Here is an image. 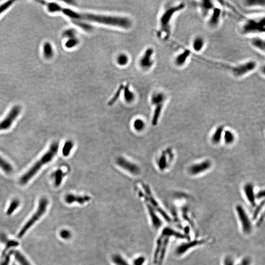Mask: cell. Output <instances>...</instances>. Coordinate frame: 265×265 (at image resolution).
<instances>
[{"label": "cell", "mask_w": 265, "mask_h": 265, "mask_svg": "<svg viewBox=\"0 0 265 265\" xmlns=\"http://www.w3.org/2000/svg\"><path fill=\"white\" fill-rule=\"evenodd\" d=\"M244 191L245 198L248 202L253 207H256L257 206L256 196L254 191L253 186L250 183H248L244 187Z\"/></svg>", "instance_id": "cell-20"}, {"label": "cell", "mask_w": 265, "mask_h": 265, "mask_svg": "<svg viewBox=\"0 0 265 265\" xmlns=\"http://www.w3.org/2000/svg\"><path fill=\"white\" fill-rule=\"evenodd\" d=\"M210 240L207 238L186 240L176 247L174 251L175 256L178 257L184 256L194 249L208 243Z\"/></svg>", "instance_id": "cell-8"}, {"label": "cell", "mask_w": 265, "mask_h": 265, "mask_svg": "<svg viewBox=\"0 0 265 265\" xmlns=\"http://www.w3.org/2000/svg\"><path fill=\"white\" fill-rule=\"evenodd\" d=\"M19 204H20V202L17 199L13 200L11 202V204L9 205L8 209H7V215H10L12 214V213L14 212L15 210L17 209V208L19 205Z\"/></svg>", "instance_id": "cell-36"}, {"label": "cell", "mask_w": 265, "mask_h": 265, "mask_svg": "<svg viewBox=\"0 0 265 265\" xmlns=\"http://www.w3.org/2000/svg\"><path fill=\"white\" fill-rule=\"evenodd\" d=\"M112 260L116 265H129L125 260L119 255H116L112 257Z\"/></svg>", "instance_id": "cell-37"}, {"label": "cell", "mask_w": 265, "mask_h": 265, "mask_svg": "<svg viewBox=\"0 0 265 265\" xmlns=\"http://www.w3.org/2000/svg\"><path fill=\"white\" fill-rule=\"evenodd\" d=\"M239 31L242 36L247 38L265 35V13H252L246 16L239 24Z\"/></svg>", "instance_id": "cell-3"}, {"label": "cell", "mask_w": 265, "mask_h": 265, "mask_svg": "<svg viewBox=\"0 0 265 265\" xmlns=\"http://www.w3.org/2000/svg\"><path fill=\"white\" fill-rule=\"evenodd\" d=\"M146 204L152 225L155 229H159L161 227V226L162 225V221L158 215H157L156 211L153 209V208L148 203L146 202Z\"/></svg>", "instance_id": "cell-23"}, {"label": "cell", "mask_w": 265, "mask_h": 265, "mask_svg": "<svg viewBox=\"0 0 265 265\" xmlns=\"http://www.w3.org/2000/svg\"><path fill=\"white\" fill-rule=\"evenodd\" d=\"M192 52L190 48H183L174 55L172 63L175 69H182L185 68L191 60Z\"/></svg>", "instance_id": "cell-11"}, {"label": "cell", "mask_w": 265, "mask_h": 265, "mask_svg": "<svg viewBox=\"0 0 265 265\" xmlns=\"http://www.w3.org/2000/svg\"><path fill=\"white\" fill-rule=\"evenodd\" d=\"M259 64L253 59H248L235 63L228 67V72L235 79H243L256 71Z\"/></svg>", "instance_id": "cell-5"}, {"label": "cell", "mask_w": 265, "mask_h": 265, "mask_svg": "<svg viewBox=\"0 0 265 265\" xmlns=\"http://www.w3.org/2000/svg\"><path fill=\"white\" fill-rule=\"evenodd\" d=\"M48 204V200L47 198H44V197L41 198L37 211L21 229V230L18 235V237L19 238H21L23 236V235L31 228V226H33L35 222L38 220L41 216L44 214V213L46 210Z\"/></svg>", "instance_id": "cell-12"}, {"label": "cell", "mask_w": 265, "mask_h": 265, "mask_svg": "<svg viewBox=\"0 0 265 265\" xmlns=\"http://www.w3.org/2000/svg\"><path fill=\"white\" fill-rule=\"evenodd\" d=\"M248 43L254 51L264 56L265 52V35H259L249 37Z\"/></svg>", "instance_id": "cell-18"}, {"label": "cell", "mask_w": 265, "mask_h": 265, "mask_svg": "<svg viewBox=\"0 0 265 265\" xmlns=\"http://www.w3.org/2000/svg\"><path fill=\"white\" fill-rule=\"evenodd\" d=\"M167 160H168V158H167V152H163L161 154L160 158L158 161V165L160 170H163L166 169L167 167V164H168Z\"/></svg>", "instance_id": "cell-29"}, {"label": "cell", "mask_w": 265, "mask_h": 265, "mask_svg": "<svg viewBox=\"0 0 265 265\" xmlns=\"http://www.w3.org/2000/svg\"><path fill=\"white\" fill-rule=\"evenodd\" d=\"M224 139L225 143L226 144H232L235 140V136L232 132L229 130H226L224 132Z\"/></svg>", "instance_id": "cell-32"}, {"label": "cell", "mask_w": 265, "mask_h": 265, "mask_svg": "<svg viewBox=\"0 0 265 265\" xmlns=\"http://www.w3.org/2000/svg\"><path fill=\"white\" fill-rule=\"evenodd\" d=\"M252 261L249 257H245L239 263V265H251Z\"/></svg>", "instance_id": "cell-44"}, {"label": "cell", "mask_w": 265, "mask_h": 265, "mask_svg": "<svg viewBox=\"0 0 265 265\" xmlns=\"http://www.w3.org/2000/svg\"><path fill=\"white\" fill-rule=\"evenodd\" d=\"M47 7L49 12H61L72 19L74 22L89 21L122 28H128L131 25V21L127 18L78 12L72 9L63 7L59 4L54 2H49L47 5Z\"/></svg>", "instance_id": "cell-1"}, {"label": "cell", "mask_w": 265, "mask_h": 265, "mask_svg": "<svg viewBox=\"0 0 265 265\" xmlns=\"http://www.w3.org/2000/svg\"><path fill=\"white\" fill-rule=\"evenodd\" d=\"M235 210L241 232L244 236H249L253 234L254 229V222L251 216L241 204H237Z\"/></svg>", "instance_id": "cell-6"}, {"label": "cell", "mask_w": 265, "mask_h": 265, "mask_svg": "<svg viewBox=\"0 0 265 265\" xmlns=\"http://www.w3.org/2000/svg\"><path fill=\"white\" fill-rule=\"evenodd\" d=\"M43 54L48 59L52 58L53 56L52 47L49 43H46L43 46Z\"/></svg>", "instance_id": "cell-33"}, {"label": "cell", "mask_w": 265, "mask_h": 265, "mask_svg": "<svg viewBox=\"0 0 265 265\" xmlns=\"http://www.w3.org/2000/svg\"><path fill=\"white\" fill-rule=\"evenodd\" d=\"M128 61V58L127 56L125 54H121L117 58V62L119 65H125L127 64Z\"/></svg>", "instance_id": "cell-38"}, {"label": "cell", "mask_w": 265, "mask_h": 265, "mask_svg": "<svg viewBox=\"0 0 265 265\" xmlns=\"http://www.w3.org/2000/svg\"><path fill=\"white\" fill-rule=\"evenodd\" d=\"M145 258L143 257H138L134 262V265H143L144 263Z\"/></svg>", "instance_id": "cell-45"}, {"label": "cell", "mask_w": 265, "mask_h": 265, "mask_svg": "<svg viewBox=\"0 0 265 265\" xmlns=\"http://www.w3.org/2000/svg\"><path fill=\"white\" fill-rule=\"evenodd\" d=\"M143 186L145 192L146 193V195H144L142 192H139V195L143 197L146 202L149 203L155 211L158 212L161 215V216L164 219V220L168 222H171V218H170V216L159 206V204L158 203L156 200H155L154 197L152 195L149 187L144 184H143Z\"/></svg>", "instance_id": "cell-10"}, {"label": "cell", "mask_w": 265, "mask_h": 265, "mask_svg": "<svg viewBox=\"0 0 265 265\" xmlns=\"http://www.w3.org/2000/svg\"><path fill=\"white\" fill-rule=\"evenodd\" d=\"M0 168L7 173H11L13 171L12 165L1 156H0Z\"/></svg>", "instance_id": "cell-28"}, {"label": "cell", "mask_w": 265, "mask_h": 265, "mask_svg": "<svg viewBox=\"0 0 265 265\" xmlns=\"http://www.w3.org/2000/svg\"><path fill=\"white\" fill-rule=\"evenodd\" d=\"M224 7L219 2H216L215 7L208 17L204 20L209 30L215 31L220 28L224 18Z\"/></svg>", "instance_id": "cell-7"}, {"label": "cell", "mask_w": 265, "mask_h": 265, "mask_svg": "<svg viewBox=\"0 0 265 265\" xmlns=\"http://www.w3.org/2000/svg\"><path fill=\"white\" fill-rule=\"evenodd\" d=\"M123 88V87L122 86L120 87L119 89L117 90V92H116V94H115V95H114L113 98H112L111 99V100L109 102V104L110 105L114 104V103H115V102H116V101L118 99V98L119 97V95L121 94V92Z\"/></svg>", "instance_id": "cell-40"}, {"label": "cell", "mask_w": 265, "mask_h": 265, "mask_svg": "<svg viewBox=\"0 0 265 265\" xmlns=\"http://www.w3.org/2000/svg\"><path fill=\"white\" fill-rule=\"evenodd\" d=\"M59 148V144L54 142L51 145L49 150L42 156L40 160L36 162L22 177L20 178V182L22 185L27 184L29 181L36 175L41 168L45 164L49 163L53 159L58 153Z\"/></svg>", "instance_id": "cell-4"}, {"label": "cell", "mask_w": 265, "mask_h": 265, "mask_svg": "<svg viewBox=\"0 0 265 265\" xmlns=\"http://www.w3.org/2000/svg\"><path fill=\"white\" fill-rule=\"evenodd\" d=\"M18 245V243H17V242H15V241H9V242L7 243V244L6 248H5V249H4L3 252H2V257H4V256L6 255V252H7V251L8 250L9 248H11V247H15V246H17V245Z\"/></svg>", "instance_id": "cell-39"}, {"label": "cell", "mask_w": 265, "mask_h": 265, "mask_svg": "<svg viewBox=\"0 0 265 265\" xmlns=\"http://www.w3.org/2000/svg\"><path fill=\"white\" fill-rule=\"evenodd\" d=\"M207 44V40L204 35L196 34L192 37L189 48L192 53L201 54L206 50Z\"/></svg>", "instance_id": "cell-13"}, {"label": "cell", "mask_w": 265, "mask_h": 265, "mask_svg": "<svg viewBox=\"0 0 265 265\" xmlns=\"http://www.w3.org/2000/svg\"><path fill=\"white\" fill-rule=\"evenodd\" d=\"M116 163L121 168L134 176L139 175L140 173V168L132 161L123 157H119L116 160Z\"/></svg>", "instance_id": "cell-14"}, {"label": "cell", "mask_w": 265, "mask_h": 265, "mask_svg": "<svg viewBox=\"0 0 265 265\" xmlns=\"http://www.w3.org/2000/svg\"><path fill=\"white\" fill-rule=\"evenodd\" d=\"M124 98L126 101L127 102H131L134 99V95L130 91L129 86H127L124 90Z\"/></svg>", "instance_id": "cell-35"}, {"label": "cell", "mask_w": 265, "mask_h": 265, "mask_svg": "<svg viewBox=\"0 0 265 265\" xmlns=\"http://www.w3.org/2000/svg\"><path fill=\"white\" fill-rule=\"evenodd\" d=\"M65 175V173H64L61 169H59L56 170L54 174V185L56 187H58L60 186Z\"/></svg>", "instance_id": "cell-27"}, {"label": "cell", "mask_w": 265, "mask_h": 265, "mask_svg": "<svg viewBox=\"0 0 265 265\" xmlns=\"http://www.w3.org/2000/svg\"><path fill=\"white\" fill-rule=\"evenodd\" d=\"M154 50L151 48H148L145 53L143 58L140 61L141 66L144 69H150L154 64V60L153 59Z\"/></svg>", "instance_id": "cell-22"}, {"label": "cell", "mask_w": 265, "mask_h": 265, "mask_svg": "<svg viewBox=\"0 0 265 265\" xmlns=\"http://www.w3.org/2000/svg\"><path fill=\"white\" fill-rule=\"evenodd\" d=\"M74 143L72 140H68L64 143L62 149V153L64 156H69L74 147Z\"/></svg>", "instance_id": "cell-26"}, {"label": "cell", "mask_w": 265, "mask_h": 265, "mask_svg": "<svg viewBox=\"0 0 265 265\" xmlns=\"http://www.w3.org/2000/svg\"><path fill=\"white\" fill-rule=\"evenodd\" d=\"M13 2H14L13 1H8L5 4L0 5V15L2 14V13L6 11L8 7H10Z\"/></svg>", "instance_id": "cell-41"}, {"label": "cell", "mask_w": 265, "mask_h": 265, "mask_svg": "<svg viewBox=\"0 0 265 265\" xmlns=\"http://www.w3.org/2000/svg\"><path fill=\"white\" fill-rule=\"evenodd\" d=\"M216 2L212 0H201L197 2L198 13L204 21L213 11L216 5Z\"/></svg>", "instance_id": "cell-16"}, {"label": "cell", "mask_w": 265, "mask_h": 265, "mask_svg": "<svg viewBox=\"0 0 265 265\" xmlns=\"http://www.w3.org/2000/svg\"><path fill=\"white\" fill-rule=\"evenodd\" d=\"M241 3L242 7L247 11L259 13L265 12V0H244Z\"/></svg>", "instance_id": "cell-17"}, {"label": "cell", "mask_w": 265, "mask_h": 265, "mask_svg": "<svg viewBox=\"0 0 265 265\" xmlns=\"http://www.w3.org/2000/svg\"><path fill=\"white\" fill-rule=\"evenodd\" d=\"M255 196H256V200L264 198V196H265V192H264V190L261 191L259 192L257 194H255Z\"/></svg>", "instance_id": "cell-46"}, {"label": "cell", "mask_w": 265, "mask_h": 265, "mask_svg": "<svg viewBox=\"0 0 265 265\" xmlns=\"http://www.w3.org/2000/svg\"><path fill=\"white\" fill-rule=\"evenodd\" d=\"M60 236L62 238L67 240L71 236V234L70 231L67 230H63L60 233Z\"/></svg>", "instance_id": "cell-42"}, {"label": "cell", "mask_w": 265, "mask_h": 265, "mask_svg": "<svg viewBox=\"0 0 265 265\" xmlns=\"http://www.w3.org/2000/svg\"><path fill=\"white\" fill-rule=\"evenodd\" d=\"M224 133V127L220 126L216 129L212 137V141L214 144H218L220 142Z\"/></svg>", "instance_id": "cell-25"}, {"label": "cell", "mask_w": 265, "mask_h": 265, "mask_svg": "<svg viewBox=\"0 0 265 265\" xmlns=\"http://www.w3.org/2000/svg\"><path fill=\"white\" fill-rule=\"evenodd\" d=\"M11 253L13 254L17 260L20 263L21 265H31L28 261L24 257L23 255L18 251H11Z\"/></svg>", "instance_id": "cell-30"}, {"label": "cell", "mask_w": 265, "mask_h": 265, "mask_svg": "<svg viewBox=\"0 0 265 265\" xmlns=\"http://www.w3.org/2000/svg\"><path fill=\"white\" fill-rule=\"evenodd\" d=\"M163 236V241L162 245L161 247V250L159 253V257L158 259L157 263L158 265H163L164 257L166 255V252L168 249V245L169 244L170 237L166 236L162 234Z\"/></svg>", "instance_id": "cell-24"}, {"label": "cell", "mask_w": 265, "mask_h": 265, "mask_svg": "<svg viewBox=\"0 0 265 265\" xmlns=\"http://www.w3.org/2000/svg\"><path fill=\"white\" fill-rule=\"evenodd\" d=\"M21 111V106H13L7 116L0 121V131L7 130L10 128L13 122L20 114Z\"/></svg>", "instance_id": "cell-15"}, {"label": "cell", "mask_w": 265, "mask_h": 265, "mask_svg": "<svg viewBox=\"0 0 265 265\" xmlns=\"http://www.w3.org/2000/svg\"><path fill=\"white\" fill-rule=\"evenodd\" d=\"M186 7V4L183 1L170 2L167 4L159 20L160 37L166 40L170 38L173 32L174 21Z\"/></svg>", "instance_id": "cell-2"}, {"label": "cell", "mask_w": 265, "mask_h": 265, "mask_svg": "<svg viewBox=\"0 0 265 265\" xmlns=\"http://www.w3.org/2000/svg\"><path fill=\"white\" fill-rule=\"evenodd\" d=\"M168 98L167 93L163 91L155 92L152 96V104L154 106V113L152 121L153 125L157 124Z\"/></svg>", "instance_id": "cell-9"}, {"label": "cell", "mask_w": 265, "mask_h": 265, "mask_svg": "<svg viewBox=\"0 0 265 265\" xmlns=\"http://www.w3.org/2000/svg\"><path fill=\"white\" fill-rule=\"evenodd\" d=\"M90 199L91 197L88 196H78L73 194H69L65 197V202L68 204L77 203L82 205L88 202Z\"/></svg>", "instance_id": "cell-21"}, {"label": "cell", "mask_w": 265, "mask_h": 265, "mask_svg": "<svg viewBox=\"0 0 265 265\" xmlns=\"http://www.w3.org/2000/svg\"><path fill=\"white\" fill-rule=\"evenodd\" d=\"M211 165V162L209 160H206L199 163L193 164L189 168V172L192 175H197L209 169Z\"/></svg>", "instance_id": "cell-19"}, {"label": "cell", "mask_w": 265, "mask_h": 265, "mask_svg": "<svg viewBox=\"0 0 265 265\" xmlns=\"http://www.w3.org/2000/svg\"><path fill=\"white\" fill-rule=\"evenodd\" d=\"M145 125L144 121L141 119H135L133 123L134 128L135 131L141 132L144 129Z\"/></svg>", "instance_id": "cell-34"}, {"label": "cell", "mask_w": 265, "mask_h": 265, "mask_svg": "<svg viewBox=\"0 0 265 265\" xmlns=\"http://www.w3.org/2000/svg\"><path fill=\"white\" fill-rule=\"evenodd\" d=\"M78 43V40L75 38H71L69 40L67 41L66 43V46L67 48H72L75 46Z\"/></svg>", "instance_id": "cell-43"}, {"label": "cell", "mask_w": 265, "mask_h": 265, "mask_svg": "<svg viewBox=\"0 0 265 265\" xmlns=\"http://www.w3.org/2000/svg\"><path fill=\"white\" fill-rule=\"evenodd\" d=\"M12 254L11 252L8 254L7 255H6V259L4 261V262L2 263L1 265H8V263H9V261H10V256H11V255Z\"/></svg>", "instance_id": "cell-47"}, {"label": "cell", "mask_w": 265, "mask_h": 265, "mask_svg": "<svg viewBox=\"0 0 265 265\" xmlns=\"http://www.w3.org/2000/svg\"><path fill=\"white\" fill-rule=\"evenodd\" d=\"M236 261L231 255H226L222 259V265H237Z\"/></svg>", "instance_id": "cell-31"}, {"label": "cell", "mask_w": 265, "mask_h": 265, "mask_svg": "<svg viewBox=\"0 0 265 265\" xmlns=\"http://www.w3.org/2000/svg\"><path fill=\"white\" fill-rule=\"evenodd\" d=\"M237 265H239L238 263H237Z\"/></svg>", "instance_id": "cell-48"}]
</instances>
